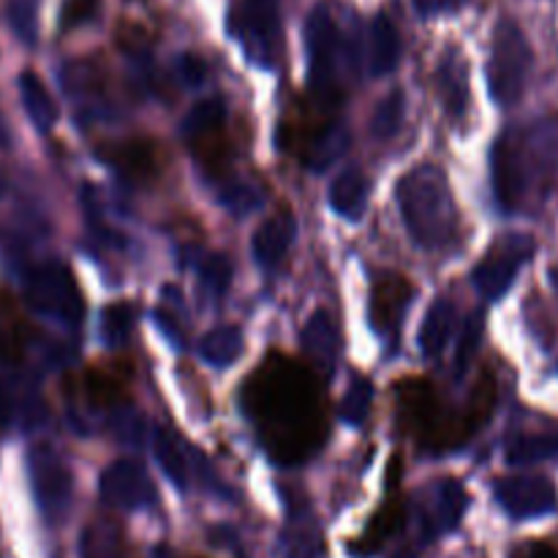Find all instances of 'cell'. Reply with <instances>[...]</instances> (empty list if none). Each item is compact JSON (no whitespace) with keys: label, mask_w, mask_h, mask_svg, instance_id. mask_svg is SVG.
Wrapping results in <instances>:
<instances>
[{"label":"cell","mask_w":558,"mask_h":558,"mask_svg":"<svg viewBox=\"0 0 558 558\" xmlns=\"http://www.w3.org/2000/svg\"><path fill=\"white\" fill-rule=\"evenodd\" d=\"M240 407L281 466H298L325 445L327 417L319 374L287 354H270L243 381Z\"/></svg>","instance_id":"obj_1"},{"label":"cell","mask_w":558,"mask_h":558,"mask_svg":"<svg viewBox=\"0 0 558 558\" xmlns=\"http://www.w3.org/2000/svg\"><path fill=\"white\" fill-rule=\"evenodd\" d=\"M398 210L409 238L425 251H441L458 234V207L445 169L417 163L396 185Z\"/></svg>","instance_id":"obj_2"},{"label":"cell","mask_w":558,"mask_h":558,"mask_svg":"<svg viewBox=\"0 0 558 558\" xmlns=\"http://www.w3.org/2000/svg\"><path fill=\"white\" fill-rule=\"evenodd\" d=\"M398 420L423 450L450 452L469 441L463 417H447L428 379H403L398 385Z\"/></svg>","instance_id":"obj_3"},{"label":"cell","mask_w":558,"mask_h":558,"mask_svg":"<svg viewBox=\"0 0 558 558\" xmlns=\"http://www.w3.org/2000/svg\"><path fill=\"white\" fill-rule=\"evenodd\" d=\"M227 104L221 96L205 98L183 120V140L194 161L210 174L216 183H223L232 163V142L227 131Z\"/></svg>","instance_id":"obj_4"},{"label":"cell","mask_w":558,"mask_h":558,"mask_svg":"<svg viewBox=\"0 0 558 558\" xmlns=\"http://www.w3.org/2000/svg\"><path fill=\"white\" fill-rule=\"evenodd\" d=\"M529 71H532V47L526 33L512 20H501L494 31L488 60L490 98L499 107H512L523 98Z\"/></svg>","instance_id":"obj_5"},{"label":"cell","mask_w":558,"mask_h":558,"mask_svg":"<svg viewBox=\"0 0 558 558\" xmlns=\"http://www.w3.org/2000/svg\"><path fill=\"white\" fill-rule=\"evenodd\" d=\"M532 136L521 131H505L490 150V183L494 199L505 213H518L526 205L529 189L534 183Z\"/></svg>","instance_id":"obj_6"},{"label":"cell","mask_w":558,"mask_h":558,"mask_svg":"<svg viewBox=\"0 0 558 558\" xmlns=\"http://www.w3.org/2000/svg\"><path fill=\"white\" fill-rule=\"evenodd\" d=\"M25 300L36 314L76 327L85 316L80 283L63 262H44L25 276Z\"/></svg>","instance_id":"obj_7"},{"label":"cell","mask_w":558,"mask_h":558,"mask_svg":"<svg viewBox=\"0 0 558 558\" xmlns=\"http://www.w3.org/2000/svg\"><path fill=\"white\" fill-rule=\"evenodd\" d=\"M229 31L259 69H272L281 49V11L278 0H240L229 20Z\"/></svg>","instance_id":"obj_8"},{"label":"cell","mask_w":558,"mask_h":558,"mask_svg":"<svg viewBox=\"0 0 558 558\" xmlns=\"http://www.w3.org/2000/svg\"><path fill=\"white\" fill-rule=\"evenodd\" d=\"M305 49H308V90L325 93V96H343L341 80V58L343 38L336 20L325 5L314 9L305 25Z\"/></svg>","instance_id":"obj_9"},{"label":"cell","mask_w":558,"mask_h":558,"mask_svg":"<svg viewBox=\"0 0 558 558\" xmlns=\"http://www.w3.org/2000/svg\"><path fill=\"white\" fill-rule=\"evenodd\" d=\"M27 474L44 521H63L71 505V472L65 458L49 445L33 447L27 456Z\"/></svg>","instance_id":"obj_10"},{"label":"cell","mask_w":558,"mask_h":558,"mask_svg":"<svg viewBox=\"0 0 558 558\" xmlns=\"http://www.w3.org/2000/svg\"><path fill=\"white\" fill-rule=\"evenodd\" d=\"M534 240L529 234H507L488 248L474 267L472 281L485 300H501L515 283L521 267L532 259Z\"/></svg>","instance_id":"obj_11"},{"label":"cell","mask_w":558,"mask_h":558,"mask_svg":"<svg viewBox=\"0 0 558 558\" xmlns=\"http://www.w3.org/2000/svg\"><path fill=\"white\" fill-rule=\"evenodd\" d=\"M496 501L515 521L550 515L558 505L556 485L543 474H512L496 483Z\"/></svg>","instance_id":"obj_12"},{"label":"cell","mask_w":558,"mask_h":558,"mask_svg":"<svg viewBox=\"0 0 558 558\" xmlns=\"http://www.w3.org/2000/svg\"><path fill=\"white\" fill-rule=\"evenodd\" d=\"M98 490H101V499L118 510H142V507L156 505L158 499V490L147 469L131 458L109 463L98 480Z\"/></svg>","instance_id":"obj_13"},{"label":"cell","mask_w":558,"mask_h":558,"mask_svg":"<svg viewBox=\"0 0 558 558\" xmlns=\"http://www.w3.org/2000/svg\"><path fill=\"white\" fill-rule=\"evenodd\" d=\"M414 287L407 276L401 272H381L374 278L368 294V322L381 338L396 336L401 327L403 316H407L409 305H412Z\"/></svg>","instance_id":"obj_14"},{"label":"cell","mask_w":558,"mask_h":558,"mask_svg":"<svg viewBox=\"0 0 558 558\" xmlns=\"http://www.w3.org/2000/svg\"><path fill=\"white\" fill-rule=\"evenodd\" d=\"M98 156L118 169L125 180L131 183H150L161 174L163 169V153L158 142L145 140V136H131V140L107 142L101 145Z\"/></svg>","instance_id":"obj_15"},{"label":"cell","mask_w":558,"mask_h":558,"mask_svg":"<svg viewBox=\"0 0 558 558\" xmlns=\"http://www.w3.org/2000/svg\"><path fill=\"white\" fill-rule=\"evenodd\" d=\"M63 87L76 107L85 114H96V118H109V109L114 107L112 90H109L107 71L87 60H76L63 69Z\"/></svg>","instance_id":"obj_16"},{"label":"cell","mask_w":558,"mask_h":558,"mask_svg":"<svg viewBox=\"0 0 558 558\" xmlns=\"http://www.w3.org/2000/svg\"><path fill=\"white\" fill-rule=\"evenodd\" d=\"M469 507L466 488L458 480H439L423 499V529L428 537L452 532Z\"/></svg>","instance_id":"obj_17"},{"label":"cell","mask_w":558,"mask_h":558,"mask_svg":"<svg viewBox=\"0 0 558 558\" xmlns=\"http://www.w3.org/2000/svg\"><path fill=\"white\" fill-rule=\"evenodd\" d=\"M436 93L441 98V107H445L447 118L461 123L469 112V101H472V87H469V69L466 60L458 49H447L441 54L439 65H436Z\"/></svg>","instance_id":"obj_18"},{"label":"cell","mask_w":558,"mask_h":558,"mask_svg":"<svg viewBox=\"0 0 558 558\" xmlns=\"http://www.w3.org/2000/svg\"><path fill=\"white\" fill-rule=\"evenodd\" d=\"M294 234H298V221L289 210L276 213L267 221H262L256 227L254 240H251V254L254 262L262 270H276L283 259H287L289 248L294 243Z\"/></svg>","instance_id":"obj_19"},{"label":"cell","mask_w":558,"mask_h":558,"mask_svg":"<svg viewBox=\"0 0 558 558\" xmlns=\"http://www.w3.org/2000/svg\"><path fill=\"white\" fill-rule=\"evenodd\" d=\"M300 343H303L305 357L316 374L330 376L336 371L338 354H341V336H338V325L327 311L311 314V319L303 325V332H300Z\"/></svg>","instance_id":"obj_20"},{"label":"cell","mask_w":558,"mask_h":558,"mask_svg":"<svg viewBox=\"0 0 558 558\" xmlns=\"http://www.w3.org/2000/svg\"><path fill=\"white\" fill-rule=\"evenodd\" d=\"M153 450H156L163 474L178 488H189V483L196 474V463L202 461L194 447L185 439H180L172 428H158L156 436H153Z\"/></svg>","instance_id":"obj_21"},{"label":"cell","mask_w":558,"mask_h":558,"mask_svg":"<svg viewBox=\"0 0 558 558\" xmlns=\"http://www.w3.org/2000/svg\"><path fill=\"white\" fill-rule=\"evenodd\" d=\"M452 330H456V305H452V300L439 298L428 311H425V319L423 325H420L417 341L423 357H441V352H445L447 343H450Z\"/></svg>","instance_id":"obj_22"},{"label":"cell","mask_w":558,"mask_h":558,"mask_svg":"<svg viewBox=\"0 0 558 558\" xmlns=\"http://www.w3.org/2000/svg\"><path fill=\"white\" fill-rule=\"evenodd\" d=\"M368 194H371L368 178H365L357 167L343 169L330 185V205L341 218L357 221V218L365 213V207H368Z\"/></svg>","instance_id":"obj_23"},{"label":"cell","mask_w":558,"mask_h":558,"mask_svg":"<svg viewBox=\"0 0 558 558\" xmlns=\"http://www.w3.org/2000/svg\"><path fill=\"white\" fill-rule=\"evenodd\" d=\"M16 82H20V96L22 104H25L27 118L33 120V125L41 134H49L54 129V123H58V104H54L52 93L47 90L41 76L33 74V71H22Z\"/></svg>","instance_id":"obj_24"},{"label":"cell","mask_w":558,"mask_h":558,"mask_svg":"<svg viewBox=\"0 0 558 558\" xmlns=\"http://www.w3.org/2000/svg\"><path fill=\"white\" fill-rule=\"evenodd\" d=\"M80 396L93 409H118L129 398L123 376L112 374L107 368H90L80 379Z\"/></svg>","instance_id":"obj_25"},{"label":"cell","mask_w":558,"mask_h":558,"mask_svg":"<svg viewBox=\"0 0 558 558\" xmlns=\"http://www.w3.org/2000/svg\"><path fill=\"white\" fill-rule=\"evenodd\" d=\"M398 54H401V41L398 31L385 14L371 22L368 31V69L374 76H387L396 71Z\"/></svg>","instance_id":"obj_26"},{"label":"cell","mask_w":558,"mask_h":558,"mask_svg":"<svg viewBox=\"0 0 558 558\" xmlns=\"http://www.w3.org/2000/svg\"><path fill=\"white\" fill-rule=\"evenodd\" d=\"M243 349H245L243 330L234 325L213 327L199 343V354L205 357V363L216 365V368H229L232 363H238Z\"/></svg>","instance_id":"obj_27"},{"label":"cell","mask_w":558,"mask_h":558,"mask_svg":"<svg viewBox=\"0 0 558 558\" xmlns=\"http://www.w3.org/2000/svg\"><path fill=\"white\" fill-rule=\"evenodd\" d=\"M550 458H558V434H523L507 445L510 466H532Z\"/></svg>","instance_id":"obj_28"},{"label":"cell","mask_w":558,"mask_h":558,"mask_svg":"<svg viewBox=\"0 0 558 558\" xmlns=\"http://www.w3.org/2000/svg\"><path fill=\"white\" fill-rule=\"evenodd\" d=\"M134 319L136 311L134 305L118 300V303H109L101 314V338L107 347L120 349L131 341V332H134Z\"/></svg>","instance_id":"obj_29"},{"label":"cell","mask_w":558,"mask_h":558,"mask_svg":"<svg viewBox=\"0 0 558 558\" xmlns=\"http://www.w3.org/2000/svg\"><path fill=\"white\" fill-rule=\"evenodd\" d=\"M403 118H407V96L403 90H390L374 109L371 118V134L376 140H392L401 131Z\"/></svg>","instance_id":"obj_30"},{"label":"cell","mask_w":558,"mask_h":558,"mask_svg":"<svg viewBox=\"0 0 558 558\" xmlns=\"http://www.w3.org/2000/svg\"><path fill=\"white\" fill-rule=\"evenodd\" d=\"M401 523H403V507L398 505L396 499L387 501V505L381 507L379 515H376L374 521H371L368 532L363 534V539H360V545H357V548H354V554H357V556L376 554V548H379V545L385 543V539L390 537V534H396Z\"/></svg>","instance_id":"obj_31"},{"label":"cell","mask_w":558,"mask_h":558,"mask_svg":"<svg viewBox=\"0 0 558 558\" xmlns=\"http://www.w3.org/2000/svg\"><path fill=\"white\" fill-rule=\"evenodd\" d=\"M218 202H221L232 216H248V213L259 210L262 202H265V194H262L256 185L227 178L223 183H218Z\"/></svg>","instance_id":"obj_32"},{"label":"cell","mask_w":558,"mask_h":558,"mask_svg":"<svg viewBox=\"0 0 558 558\" xmlns=\"http://www.w3.org/2000/svg\"><path fill=\"white\" fill-rule=\"evenodd\" d=\"M325 550L319 529L311 521H292L283 534V554L287 558H319Z\"/></svg>","instance_id":"obj_33"},{"label":"cell","mask_w":558,"mask_h":558,"mask_svg":"<svg viewBox=\"0 0 558 558\" xmlns=\"http://www.w3.org/2000/svg\"><path fill=\"white\" fill-rule=\"evenodd\" d=\"M371 403H374V385H371V379L357 376V379H352V387L341 401V417L349 425H363L371 414Z\"/></svg>","instance_id":"obj_34"},{"label":"cell","mask_w":558,"mask_h":558,"mask_svg":"<svg viewBox=\"0 0 558 558\" xmlns=\"http://www.w3.org/2000/svg\"><path fill=\"white\" fill-rule=\"evenodd\" d=\"M82 558H120V534L109 523H93L82 537Z\"/></svg>","instance_id":"obj_35"},{"label":"cell","mask_w":558,"mask_h":558,"mask_svg":"<svg viewBox=\"0 0 558 558\" xmlns=\"http://www.w3.org/2000/svg\"><path fill=\"white\" fill-rule=\"evenodd\" d=\"M483 330H485V322H483V314H472L466 319V325H463L461 330V338H458V347H456V376H463L469 371V365H472L474 354H477L480 349V341H483Z\"/></svg>","instance_id":"obj_36"},{"label":"cell","mask_w":558,"mask_h":558,"mask_svg":"<svg viewBox=\"0 0 558 558\" xmlns=\"http://www.w3.org/2000/svg\"><path fill=\"white\" fill-rule=\"evenodd\" d=\"M199 276L207 292L213 298H221L229 289V283H232V262L223 254H207L199 265Z\"/></svg>","instance_id":"obj_37"},{"label":"cell","mask_w":558,"mask_h":558,"mask_svg":"<svg viewBox=\"0 0 558 558\" xmlns=\"http://www.w3.org/2000/svg\"><path fill=\"white\" fill-rule=\"evenodd\" d=\"M11 27L25 44L36 41L38 33V0H9Z\"/></svg>","instance_id":"obj_38"},{"label":"cell","mask_w":558,"mask_h":558,"mask_svg":"<svg viewBox=\"0 0 558 558\" xmlns=\"http://www.w3.org/2000/svg\"><path fill=\"white\" fill-rule=\"evenodd\" d=\"M96 11V0H65V11H63V25L74 27L87 22Z\"/></svg>","instance_id":"obj_39"},{"label":"cell","mask_w":558,"mask_h":558,"mask_svg":"<svg viewBox=\"0 0 558 558\" xmlns=\"http://www.w3.org/2000/svg\"><path fill=\"white\" fill-rule=\"evenodd\" d=\"M414 9L425 16H436V14H447V11H458L461 5H466L469 0H412Z\"/></svg>","instance_id":"obj_40"},{"label":"cell","mask_w":558,"mask_h":558,"mask_svg":"<svg viewBox=\"0 0 558 558\" xmlns=\"http://www.w3.org/2000/svg\"><path fill=\"white\" fill-rule=\"evenodd\" d=\"M180 74H183L185 85H199L205 80V63L194 58V54H183L180 58Z\"/></svg>","instance_id":"obj_41"},{"label":"cell","mask_w":558,"mask_h":558,"mask_svg":"<svg viewBox=\"0 0 558 558\" xmlns=\"http://www.w3.org/2000/svg\"><path fill=\"white\" fill-rule=\"evenodd\" d=\"M523 558H558V554L554 548H550V545L537 543V545H532V548L526 550V556H523Z\"/></svg>","instance_id":"obj_42"},{"label":"cell","mask_w":558,"mask_h":558,"mask_svg":"<svg viewBox=\"0 0 558 558\" xmlns=\"http://www.w3.org/2000/svg\"><path fill=\"white\" fill-rule=\"evenodd\" d=\"M392 558H417V556H414L412 550H398V554L392 556Z\"/></svg>","instance_id":"obj_43"},{"label":"cell","mask_w":558,"mask_h":558,"mask_svg":"<svg viewBox=\"0 0 558 558\" xmlns=\"http://www.w3.org/2000/svg\"><path fill=\"white\" fill-rule=\"evenodd\" d=\"M550 281H554V287L558 289V265L554 267V270H550Z\"/></svg>","instance_id":"obj_44"},{"label":"cell","mask_w":558,"mask_h":558,"mask_svg":"<svg viewBox=\"0 0 558 558\" xmlns=\"http://www.w3.org/2000/svg\"><path fill=\"white\" fill-rule=\"evenodd\" d=\"M3 191H5V183H3V178H0V196H3Z\"/></svg>","instance_id":"obj_45"}]
</instances>
